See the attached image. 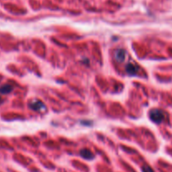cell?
Listing matches in <instances>:
<instances>
[{
  "mask_svg": "<svg viewBox=\"0 0 172 172\" xmlns=\"http://www.w3.org/2000/svg\"><path fill=\"white\" fill-rule=\"evenodd\" d=\"M150 118L153 122L156 123H161L164 120V113L161 110H160V109L155 108V109H153V110L150 111Z\"/></svg>",
  "mask_w": 172,
  "mask_h": 172,
  "instance_id": "obj_1",
  "label": "cell"
},
{
  "mask_svg": "<svg viewBox=\"0 0 172 172\" xmlns=\"http://www.w3.org/2000/svg\"><path fill=\"white\" fill-rule=\"evenodd\" d=\"M139 71V67L133 63H128L126 67V72L129 76H135Z\"/></svg>",
  "mask_w": 172,
  "mask_h": 172,
  "instance_id": "obj_2",
  "label": "cell"
},
{
  "mask_svg": "<svg viewBox=\"0 0 172 172\" xmlns=\"http://www.w3.org/2000/svg\"><path fill=\"white\" fill-rule=\"evenodd\" d=\"M114 56H115V59H116L117 61L122 62V61H124L126 52H125V50H123V49H119V50H117L116 51H115Z\"/></svg>",
  "mask_w": 172,
  "mask_h": 172,
  "instance_id": "obj_3",
  "label": "cell"
},
{
  "mask_svg": "<svg viewBox=\"0 0 172 172\" xmlns=\"http://www.w3.org/2000/svg\"><path fill=\"white\" fill-rule=\"evenodd\" d=\"M80 155L82 158L86 159V160H92L94 158V156H93L92 151L87 150V149H83V150H81Z\"/></svg>",
  "mask_w": 172,
  "mask_h": 172,
  "instance_id": "obj_4",
  "label": "cell"
},
{
  "mask_svg": "<svg viewBox=\"0 0 172 172\" xmlns=\"http://www.w3.org/2000/svg\"><path fill=\"white\" fill-rule=\"evenodd\" d=\"M30 108L35 111H40L41 109L44 108V104L41 101H35L30 104Z\"/></svg>",
  "mask_w": 172,
  "mask_h": 172,
  "instance_id": "obj_5",
  "label": "cell"
},
{
  "mask_svg": "<svg viewBox=\"0 0 172 172\" xmlns=\"http://www.w3.org/2000/svg\"><path fill=\"white\" fill-rule=\"evenodd\" d=\"M13 90V86L11 85H8V84H5L0 87V93L2 94H8Z\"/></svg>",
  "mask_w": 172,
  "mask_h": 172,
  "instance_id": "obj_6",
  "label": "cell"
},
{
  "mask_svg": "<svg viewBox=\"0 0 172 172\" xmlns=\"http://www.w3.org/2000/svg\"><path fill=\"white\" fill-rule=\"evenodd\" d=\"M142 171L143 172H154L153 169L149 165H144L142 167Z\"/></svg>",
  "mask_w": 172,
  "mask_h": 172,
  "instance_id": "obj_7",
  "label": "cell"
},
{
  "mask_svg": "<svg viewBox=\"0 0 172 172\" xmlns=\"http://www.w3.org/2000/svg\"><path fill=\"white\" fill-rule=\"evenodd\" d=\"M0 103H2V98L0 97Z\"/></svg>",
  "mask_w": 172,
  "mask_h": 172,
  "instance_id": "obj_8",
  "label": "cell"
}]
</instances>
